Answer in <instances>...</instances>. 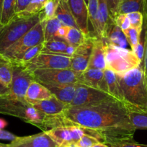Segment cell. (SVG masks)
<instances>
[{
  "label": "cell",
  "instance_id": "cell-1",
  "mask_svg": "<svg viewBox=\"0 0 147 147\" xmlns=\"http://www.w3.org/2000/svg\"><path fill=\"white\" fill-rule=\"evenodd\" d=\"M63 125H77L97 131L105 144L134 139L136 129L122 102L109 98L79 107H68L61 113Z\"/></svg>",
  "mask_w": 147,
  "mask_h": 147
},
{
  "label": "cell",
  "instance_id": "cell-2",
  "mask_svg": "<svg viewBox=\"0 0 147 147\" xmlns=\"http://www.w3.org/2000/svg\"><path fill=\"white\" fill-rule=\"evenodd\" d=\"M124 103L128 102L147 110V81L142 63L138 67L118 75Z\"/></svg>",
  "mask_w": 147,
  "mask_h": 147
},
{
  "label": "cell",
  "instance_id": "cell-3",
  "mask_svg": "<svg viewBox=\"0 0 147 147\" xmlns=\"http://www.w3.org/2000/svg\"><path fill=\"white\" fill-rule=\"evenodd\" d=\"M42 19V12L32 15L16 14L6 25L0 29V53L2 54Z\"/></svg>",
  "mask_w": 147,
  "mask_h": 147
},
{
  "label": "cell",
  "instance_id": "cell-4",
  "mask_svg": "<svg viewBox=\"0 0 147 147\" xmlns=\"http://www.w3.org/2000/svg\"><path fill=\"white\" fill-rule=\"evenodd\" d=\"M105 41L106 69L121 75L128 71L138 67L140 61L132 50L118 47Z\"/></svg>",
  "mask_w": 147,
  "mask_h": 147
},
{
  "label": "cell",
  "instance_id": "cell-5",
  "mask_svg": "<svg viewBox=\"0 0 147 147\" xmlns=\"http://www.w3.org/2000/svg\"><path fill=\"white\" fill-rule=\"evenodd\" d=\"M44 42L43 23L42 21H40L20 39L8 48L2 55L12 62H15L20 59L28 49L38 45L43 44Z\"/></svg>",
  "mask_w": 147,
  "mask_h": 147
},
{
  "label": "cell",
  "instance_id": "cell-6",
  "mask_svg": "<svg viewBox=\"0 0 147 147\" xmlns=\"http://www.w3.org/2000/svg\"><path fill=\"white\" fill-rule=\"evenodd\" d=\"M46 134L54 141L58 146L76 144L84 135H90L98 138L104 143L102 137L97 131L77 125H63L46 131Z\"/></svg>",
  "mask_w": 147,
  "mask_h": 147
},
{
  "label": "cell",
  "instance_id": "cell-7",
  "mask_svg": "<svg viewBox=\"0 0 147 147\" xmlns=\"http://www.w3.org/2000/svg\"><path fill=\"white\" fill-rule=\"evenodd\" d=\"M32 75L35 81L43 84H71L82 83L81 74L71 69H36Z\"/></svg>",
  "mask_w": 147,
  "mask_h": 147
},
{
  "label": "cell",
  "instance_id": "cell-8",
  "mask_svg": "<svg viewBox=\"0 0 147 147\" xmlns=\"http://www.w3.org/2000/svg\"><path fill=\"white\" fill-rule=\"evenodd\" d=\"M24 67L30 72L36 69H71V58L41 52Z\"/></svg>",
  "mask_w": 147,
  "mask_h": 147
},
{
  "label": "cell",
  "instance_id": "cell-9",
  "mask_svg": "<svg viewBox=\"0 0 147 147\" xmlns=\"http://www.w3.org/2000/svg\"><path fill=\"white\" fill-rule=\"evenodd\" d=\"M112 97L110 94L102 90L94 88L82 83H77L75 94L69 107L87 105L92 103L103 101Z\"/></svg>",
  "mask_w": 147,
  "mask_h": 147
},
{
  "label": "cell",
  "instance_id": "cell-10",
  "mask_svg": "<svg viewBox=\"0 0 147 147\" xmlns=\"http://www.w3.org/2000/svg\"><path fill=\"white\" fill-rule=\"evenodd\" d=\"M33 81L35 80L30 71L27 70L24 66L13 63L12 82L9 87V92L12 95L22 101L27 102L25 100L27 90Z\"/></svg>",
  "mask_w": 147,
  "mask_h": 147
},
{
  "label": "cell",
  "instance_id": "cell-11",
  "mask_svg": "<svg viewBox=\"0 0 147 147\" xmlns=\"http://www.w3.org/2000/svg\"><path fill=\"white\" fill-rule=\"evenodd\" d=\"M30 105L27 102L16 98L9 92V90L0 94V114L16 117L24 121Z\"/></svg>",
  "mask_w": 147,
  "mask_h": 147
},
{
  "label": "cell",
  "instance_id": "cell-12",
  "mask_svg": "<svg viewBox=\"0 0 147 147\" xmlns=\"http://www.w3.org/2000/svg\"><path fill=\"white\" fill-rule=\"evenodd\" d=\"M94 36L90 35L87 40L76 47L71 58V69L77 72L84 71L88 68Z\"/></svg>",
  "mask_w": 147,
  "mask_h": 147
},
{
  "label": "cell",
  "instance_id": "cell-13",
  "mask_svg": "<svg viewBox=\"0 0 147 147\" xmlns=\"http://www.w3.org/2000/svg\"><path fill=\"white\" fill-rule=\"evenodd\" d=\"M58 145L46 131L28 136H18L8 147H57Z\"/></svg>",
  "mask_w": 147,
  "mask_h": 147
},
{
  "label": "cell",
  "instance_id": "cell-14",
  "mask_svg": "<svg viewBox=\"0 0 147 147\" xmlns=\"http://www.w3.org/2000/svg\"><path fill=\"white\" fill-rule=\"evenodd\" d=\"M67 3L79 28L86 35H90L89 28L88 10L85 1L67 0Z\"/></svg>",
  "mask_w": 147,
  "mask_h": 147
},
{
  "label": "cell",
  "instance_id": "cell-15",
  "mask_svg": "<svg viewBox=\"0 0 147 147\" xmlns=\"http://www.w3.org/2000/svg\"><path fill=\"white\" fill-rule=\"evenodd\" d=\"M75 49V47L69 44L64 39L55 37L51 40L43 43V48L41 52L71 58Z\"/></svg>",
  "mask_w": 147,
  "mask_h": 147
},
{
  "label": "cell",
  "instance_id": "cell-16",
  "mask_svg": "<svg viewBox=\"0 0 147 147\" xmlns=\"http://www.w3.org/2000/svg\"><path fill=\"white\" fill-rule=\"evenodd\" d=\"M87 69H97L103 71L106 69L105 50L103 39L94 37L92 50Z\"/></svg>",
  "mask_w": 147,
  "mask_h": 147
},
{
  "label": "cell",
  "instance_id": "cell-17",
  "mask_svg": "<svg viewBox=\"0 0 147 147\" xmlns=\"http://www.w3.org/2000/svg\"><path fill=\"white\" fill-rule=\"evenodd\" d=\"M81 82L82 84L108 93L105 80L104 71L101 69H87L84 71L82 72Z\"/></svg>",
  "mask_w": 147,
  "mask_h": 147
},
{
  "label": "cell",
  "instance_id": "cell-18",
  "mask_svg": "<svg viewBox=\"0 0 147 147\" xmlns=\"http://www.w3.org/2000/svg\"><path fill=\"white\" fill-rule=\"evenodd\" d=\"M127 110V115L134 128L147 129V110L130 103H123Z\"/></svg>",
  "mask_w": 147,
  "mask_h": 147
},
{
  "label": "cell",
  "instance_id": "cell-19",
  "mask_svg": "<svg viewBox=\"0 0 147 147\" xmlns=\"http://www.w3.org/2000/svg\"><path fill=\"white\" fill-rule=\"evenodd\" d=\"M31 105L48 115H59L62 113L69 107L68 105L59 100L53 95L48 100L37 102Z\"/></svg>",
  "mask_w": 147,
  "mask_h": 147
},
{
  "label": "cell",
  "instance_id": "cell-20",
  "mask_svg": "<svg viewBox=\"0 0 147 147\" xmlns=\"http://www.w3.org/2000/svg\"><path fill=\"white\" fill-rule=\"evenodd\" d=\"M52 96L53 94L47 87L38 82L33 81L30 83L27 90L25 100L30 105H32L37 102L48 100Z\"/></svg>",
  "mask_w": 147,
  "mask_h": 147
},
{
  "label": "cell",
  "instance_id": "cell-21",
  "mask_svg": "<svg viewBox=\"0 0 147 147\" xmlns=\"http://www.w3.org/2000/svg\"><path fill=\"white\" fill-rule=\"evenodd\" d=\"M53 96L69 105L73 100L77 84H43Z\"/></svg>",
  "mask_w": 147,
  "mask_h": 147
},
{
  "label": "cell",
  "instance_id": "cell-22",
  "mask_svg": "<svg viewBox=\"0 0 147 147\" xmlns=\"http://www.w3.org/2000/svg\"><path fill=\"white\" fill-rule=\"evenodd\" d=\"M102 39L110 44L123 49H126L128 46V41L123 31L115 22L106 27Z\"/></svg>",
  "mask_w": 147,
  "mask_h": 147
},
{
  "label": "cell",
  "instance_id": "cell-23",
  "mask_svg": "<svg viewBox=\"0 0 147 147\" xmlns=\"http://www.w3.org/2000/svg\"><path fill=\"white\" fill-rule=\"evenodd\" d=\"M104 76L107 84V92L118 101L124 103L125 101L116 74L113 71L106 69L104 70Z\"/></svg>",
  "mask_w": 147,
  "mask_h": 147
},
{
  "label": "cell",
  "instance_id": "cell-24",
  "mask_svg": "<svg viewBox=\"0 0 147 147\" xmlns=\"http://www.w3.org/2000/svg\"><path fill=\"white\" fill-rule=\"evenodd\" d=\"M89 24L92 26V31L90 35L102 39V32L99 22L98 0H89L87 5Z\"/></svg>",
  "mask_w": 147,
  "mask_h": 147
},
{
  "label": "cell",
  "instance_id": "cell-25",
  "mask_svg": "<svg viewBox=\"0 0 147 147\" xmlns=\"http://www.w3.org/2000/svg\"><path fill=\"white\" fill-rule=\"evenodd\" d=\"M12 62L0 53V82L9 88L12 82Z\"/></svg>",
  "mask_w": 147,
  "mask_h": 147
},
{
  "label": "cell",
  "instance_id": "cell-26",
  "mask_svg": "<svg viewBox=\"0 0 147 147\" xmlns=\"http://www.w3.org/2000/svg\"><path fill=\"white\" fill-rule=\"evenodd\" d=\"M98 11L99 22H100V29L102 32V39L106 27L110 24L115 22V21L113 18L110 16L106 0H98Z\"/></svg>",
  "mask_w": 147,
  "mask_h": 147
},
{
  "label": "cell",
  "instance_id": "cell-27",
  "mask_svg": "<svg viewBox=\"0 0 147 147\" xmlns=\"http://www.w3.org/2000/svg\"><path fill=\"white\" fill-rule=\"evenodd\" d=\"M15 5L16 0H4L2 4L0 25L5 26L13 18L15 14Z\"/></svg>",
  "mask_w": 147,
  "mask_h": 147
},
{
  "label": "cell",
  "instance_id": "cell-28",
  "mask_svg": "<svg viewBox=\"0 0 147 147\" xmlns=\"http://www.w3.org/2000/svg\"><path fill=\"white\" fill-rule=\"evenodd\" d=\"M134 12H140L144 15L143 0H121L119 14H128Z\"/></svg>",
  "mask_w": 147,
  "mask_h": 147
},
{
  "label": "cell",
  "instance_id": "cell-29",
  "mask_svg": "<svg viewBox=\"0 0 147 147\" xmlns=\"http://www.w3.org/2000/svg\"><path fill=\"white\" fill-rule=\"evenodd\" d=\"M43 23V31H44L45 42L49 41L55 38L58 30L63 25L58 18H54L46 21H42Z\"/></svg>",
  "mask_w": 147,
  "mask_h": 147
},
{
  "label": "cell",
  "instance_id": "cell-30",
  "mask_svg": "<svg viewBox=\"0 0 147 147\" xmlns=\"http://www.w3.org/2000/svg\"><path fill=\"white\" fill-rule=\"evenodd\" d=\"M90 35H87L84 34L82 31L79 28H69L67 35L64 40L71 45L74 47H77L78 46L84 43Z\"/></svg>",
  "mask_w": 147,
  "mask_h": 147
},
{
  "label": "cell",
  "instance_id": "cell-31",
  "mask_svg": "<svg viewBox=\"0 0 147 147\" xmlns=\"http://www.w3.org/2000/svg\"><path fill=\"white\" fill-rule=\"evenodd\" d=\"M43 48V44L38 45V46L32 47L31 49H28L27 51H25V53L22 55V57H21L20 59H18L16 61L12 62V63L20 65V66H25L27 63H29L31 60H32L35 56H38L40 53H41Z\"/></svg>",
  "mask_w": 147,
  "mask_h": 147
},
{
  "label": "cell",
  "instance_id": "cell-32",
  "mask_svg": "<svg viewBox=\"0 0 147 147\" xmlns=\"http://www.w3.org/2000/svg\"><path fill=\"white\" fill-rule=\"evenodd\" d=\"M49 0H32L27 7L20 12L23 15H32L41 12Z\"/></svg>",
  "mask_w": 147,
  "mask_h": 147
},
{
  "label": "cell",
  "instance_id": "cell-33",
  "mask_svg": "<svg viewBox=\"0 0 147 147\" xmlns=\"http://www.w3.org/2000/svg\"><path fill=\"white\" fill-rule=\"evenodd\" d=\"M59 3V0H49L41 11L43 15V19L41 21H46L56 18V12Z\"/></svg>",
  "mask_w": 147,
  "mask_h": 147
},
{
  "label": "cell",
  "instance_id": "cell-34",
  "mask_svg": "<svg viewBox=\"0 0 147 147\" xmlns=\"http://www.w3.org/2000/svg\"><path fill=\"white\" fill-rule=\"evenodd\" d=\"M123 31L124 35L126 38L128 43L131 46V50L133 51L136 47L138 42H139L141 31H139L136 28H130Z\"/></svg>",
  "mask_w": 147,
  "mask_h": 147
},
{
  "label": "cell",
  "instance_id": "cell-35",
  "mask_svg": "<svg viewBox=\"0 0 147 147\" xmlns=\"http://www.w3.org/2000/svg\"><path fill=\"white\" fill-rule=\"evenodd\" d=\"M131 22V28H136L138 30L142 31L144 25V15L140 12H134L126 14Z\"/></svg>",
  "mask_w": 147,
  "mask_h": 147
},
{
  "label": "cell",
  "instance_id": "cell-36",
  "mask_svg": "<svg viewBox=\"0 0 147 147\" xmlns=\"http://www.w3.org/2000/svg\"><path fill=\"white\" fill-rule=\"evenodd\" d=\"M102 143L98 138L90 135H84L76 144L78 147H92Z\"/></svg>",
  "mask_w": 147,
  "mask_h": 147
},
{
  "label": "cell",
  "instance_id": "cell-37",
  "mask_svg": "<svg viewBox=\"0 0 147 147\" xmlns=\"http://www.w3.org/2000/svg\"><path fill=\"white\" fill-rule=\"evenodd\" d=\"M142 32V31H141ZM145 32H146V27H144V35H142V33H141V36H140V40L138 42V45L133 50L136 56H137L140 61H143V59H144V50H145Z\"/></svg>",
  "mask_w": 147,
  "mask_h": 147
},
{
  "label": "cell",
  "instance_id": "cell-38",
  "mask_svg": "<svg viewBox=\"0 0 147 147\" xmlns=\"http://www.w3.org/2000/svg\"><path fill=\"white\" fill-rule=\"evenodd\" d=\"M114 21L122 30L131 28V22L126 14H119L114 18Z\"/></svg>",
  "mask_w": 147,
  "mask_h": 147
},
{
  "label": "cell",
  "instance_id": "cell-39",
  "mask_svg": "<svg viewBox=\"0 0 147 147\" xmlns=\"http://www.w3.org/2000/svg\"><path fill=\"white\" fill-rule=\"evenodd\" d=\"M107 145L108 147H147V144H139L136 142L134 139L108 144Z\"/></svg>",
  "mask_w": 147,
  "mask_h": 147
},
{
  "label": "cell",
  "instance_id": "cell-40",
  "mask_svg": "<svg viewBox=\"0 0 147 147\" xmlns=\"http://www.w3.org/2000/svg\"><path fill=\"white\" fill-rule=\"evenodd\" d=\"M106 2H107L110 16L114 19L117 15H119L120 5H121V0H106Z\"/></svg>",
  "mask_w": 147,
  "mask_h": 147
},
{
  "label": "cell",
  "instance_id": "cell-41",
  "mask_svg": "<svg viewBox=\"0 0 147 147\" xmlns=\"http://www.w3.org/2000/svg\"><path fill=\"white\" fill-rule=\"evenodd\" d=\"M32 0H16L15 5V14H19L22 12L27 7L30 2Z\"/></svg>",
  "mask_w": 147,
  "mask_h": 147
},
{
  "label": "cell",
  "instance_id": "cell-42",
  "mask_svg": "<svg viewBox=\"0 0 147 147\" xmlns=\"http://www.w3.org/2000/svg\"><path fill=\"white\" fill-rule=\"evenodd\" d=\"M143 69H144V74H145L146 79L147 81V31L146 28L145 32V50H144V56L142 61Z\"/></svg>",
  "mask_w": 147,
  "mask_h": 147
},
{
  "label": "cell",
  "instance_id": "cell-43",
  "mask_svg": "<svg viewBox=\"0 0 147 147\" xmlns=\"http://www.w3.org/2000/svg\"><path fill=\"white\" fill-rule=\"evenodd\" d=\"M17 136L14 135L12 133L8 132L3 129H0V139L7 140V141H13L17 138Z\"/></svg>",
  "mask_w": 147,
  "mask_h": 147
},
{
  "label": "cell",
  "instance_id": "cell-44",
  "mask_svg": "<svg viewBox=\"0 0 147 147\" xmlns=\"http://www.w3.org/2000/svg\"><path fill=\"white\" fill-rule=\"evenodd\" d=\"M70 28L71 27L63 25L59 30H58L55 36L57 37V38H59L65 39V38H66V35H67L68 32H69V28Z\"/></svg>",
  "mask_w": 147,
  "mask_h": 147
},
{
  "label": "cell",
  "instance_id": "cell-45",
  "mask_svg": "<svg viewBox=\"0 0 147 147\" xmlns=\"http://www.w3.org/2000/svg\"><path fill=\"white\" fill-rule=\"evenodd\" d=\"M9 90V87H6L5 85H4L2 83L0 82V94H3V93L7 92Z\"/></svg>",
  "mask_w": 147,
  "mask_h": 147
},
{
  "label": "cell",
  "instance_id": "cell-46",
  "mask_svg": "<svg viewBox=\"0 0 147 147\" xmlns=\"http://www.w3.org/2000/svg\"><path fill=\"white\" fill-rule=\"evenodd\" d=\"M144 1V20H146L147 17V0Z\"/></svg>",
  "mask_w": 147,
  "mask_h": 147
},
{
  "label": "cell",
  "instance_id": "cell-47",
  "mask_svg": "<svg viewBox=\"0 0 147 147\" xmlns=\"http://www.w3.org/2000/svg\"><path fill=\"white\" fill-rule=\"evenodd\" d=\"M7 125V122L3 118H0V129H3Z\"/></svg>",
  "mask_w": 147,
  "mask_h": 147
},
{
  "label": "cell",
  "instance_id": "cell-48",
  "mask_svg": "<svg viewBox=\"0 0 147 147\" xmlns=\"http://www.w3.org/2000/svg\"><path fill=\"white\" fill-rule=\"evenodd\" d=\"M92 147H108V146H107V144H104V143H100V144H97V145L94 146Z\"/></svg>",
  "mask_w": 147,
  "mask_h": 147
},
{
  "label": "cell",
  "instance_id": "cell-49",
  "mask_svg": "<svg viewBox=\"0 0 147 147\" xmlns=\"http://www.w3.org/2000/svg\"><path fill=\"white\" fill-rule=\"evenodd\" d=\"M57 147H78L76 144H70V145L62 146H57Z\"/></svg>",
  "mask_w": 147,
  "mask_h": 147
},
{
  "label": "cell",
  "instance_id": "cell-50",
  "mask_svg": "<svg viewBox=\"0 0 147 147\" xmlns=\"http://www.w3.org/2000/svg\"><path fill=\"white\" fill-rule=\"evenodd\" d=\"M4 0H0V12L2 11V4H3Z\"/></svg>",
  "mask_w": 147,
  "mask_h": 147
},
{
  "label": "cell",
  "instance_id": "cell-51",
  "mask_svg": "<svg viewBox=\"0 0 147 147\" xmlns=\"http://www.w3.org/2000/svg\"><path fill=\"white\" fill-rule=\"evenodd\" d=\"M0 147H8V144H4L0 143Z\"/></svg>",
  "mask_w": 147,
  "mask_h": 147
},
{
  "label": "cell",
  "instance_id": "cell-52",
  "mask_svg": "<svg viewBox=\"0 0 147 147\" xmlns=\"http://www.w3.org/2000/svg\"><path fill=\"white\" fill-rule=\"evenodd\" d=\"M146 31H147V17H146Z\"/></svg>",
  "mask_w": 147,
  "mask_h": 147
},
{
  "label": "cell",
  "instance_id": "cell-53",
  "mask_svg": "<svg viewBox=\"0 0 147 147\" xmlns=\"http://www.w3.org/2000/svg\"><path fill=\"white\" fill-rule=\"evenodd\" d=\"M84 1H85V3L87 4V5H88V2H89V0H84Z\"/></svg>",
  "mask_w": 147,
  "mask_h": 147
},
{
  "label": "cell",
  "instance_id": "cell-54",
  "mask_svg": "<svg viewBox=\"0 0 147 147\" xmlns=\"http://www.w3.org/2000/svg\"><path fill=\"white\" fill-rule=\"evenodd\" d=\"M0 18H1V12H0Z\"/></svg>",
  "mask_w": 147,
  "mask_h": 147
}]
</instances>
